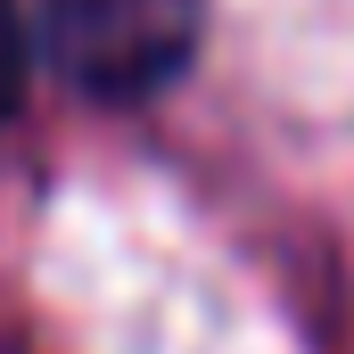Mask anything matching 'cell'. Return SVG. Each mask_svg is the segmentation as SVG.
I'll use <instances>...</instances> for the list:
<instances>
[{"instance_id":"cell-1","label":"cell","mask_w":354,"mask_h":354,"mask_svg":"<svg viewBox=\"0 0 354 354\" xmlns=\"http://www.w3.org/2000/svg\"><path fill=\"white\" fill-rule=\"evenodd\" d=\"M206 0H41V41L91 99H149L189 66Z\"/></svg>"},{"instance_id":"cell-2","label":"cell","mask_w":354,"mask_h":354,"mask_svg":"<svg viewBox=\"0 0 354 354\" xmlns=\"http://www.w3.org/2000/svg\"><path fill=\"white\" fill-rule=\"evenodd\" d=\"M25 91V25H17V0H0V124Z\"/></svg>"}]
</instances>
